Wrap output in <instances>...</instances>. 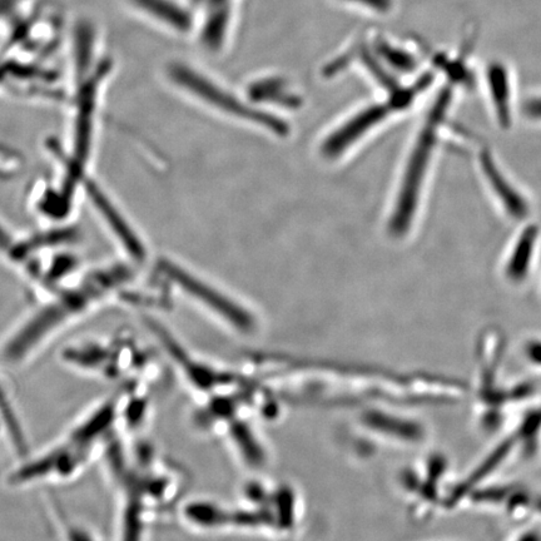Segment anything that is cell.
Instances as JSON below:
<instances>
[{
    "mask_svg": "<svg viewBox=\"0 0 541 541\" xmlns=\"http://www.w3.org/2000/svg\"><path fill=\"white\" fill-rule=\"evenodd\" d=\"M121 401L122 397L104 401L58 444L14 469L9 475V484L26 486L67 480L81 473L97 450L111 438L121 416Z\"/></svg>",
    "mask_w": 541,
    "mask_h": 541,
    "instance_id": "6da1fadb",
    "label": "cell"
},
{
    "mask_svg": "<svg viewBox=\"0 0 541 541\" xmlns=\"http://www.w3.org/2000/svg\"><path fill=\"white\" fill-rule=\"evenodd\" d=\"M116 277H99L81 291H73L61 300L44 307L9 337L3 346L2 357L9 365H21L36 352L39 346L56 332L67 320L81 314L94 300L104 294Z\"/></svg>",
    "mask_w": 541,
    "mask_h": 541,
    "instance_id": "7a4b0ae2",
    "label": "cell"
},
{
    "mask_svg": "<svg viewBox=\"0 0 541 541\" xmlns=\"http://www.w3.org/2000/svg\"><path fill=\"white\" fill-rule=\"evenodd\" d=\"M450 103V92L441 94L430 113L419 140L411 153L408 168L402 183L399 200H397L394 216L391 218L390 230L395 236L404 235L410 226L418 206L420 187L423 185L428 170L431 153L436 142V129L443 122L446 107Z\"/></svg>",
    "mask_w": 541,
    "mask_h": 541,
    "instance_id": "3957f363",
    "label": "cell"
},
{
    "mask_svg": "<svg viewBox=\"0 0 541 541\" xmlns=\"http://www.w3.org/2000/svg\"><path fill=\"white\" fill-rule=\"evenodd\" d=\"M172 74L180 86L211 104V106L232 114V116L247 119L248 122L256 123L258 126L271 129L272 132L279 134V136H285V134L289 133V126L282 119L247 106L233 94L216 86L215 83L208 81L207 78L196 73L193 69L177 67L173 69Z\"/></svg>",
    "mask_w": 541,
    "mask_h": 541,
    "instance_id": "277c9868",
    "label": "cell"
},
{
    "mask_svg": "<svg viewBox=\"0 0 541 541\" xmlns=\"http://www.w3.org/2000/svg\"><path fill=\"white\" fill-rule=\"evenodd\" d=\"M160 268L168 279L182 287L188 295L210 307L212 311H215L217 315L223 317L228 324L235 326L236 329L250 331L255 326V321L245 309L236 305L235 302L217 290L212 289L211 286L206 285L205 282L198 280L197 277L188 274L182 267L170 261H162Z\"/></svg>",
    "mask_w": 541,
    "mask_h": 541,
    "instance_id": "5b68a950",
    "label": "cell"
},
{
    "mask_svg": "<svg viewBox=\"0 0 541 541\" xmlns=\"http://www.w3.org/2000/svg\"><path fill=\"white\" fill-rule=\"evenodd\" d=\"M87 193L99 215L102 216L104 222L111 228L113 235L122 243L124 250L133 258L142 260L146 255L145 247H143L137 233L129 226L126 218L123 217L118 208L113 205L112 201H109V198L104 195L101 188L93 185V183H88Z\"/></svg>",
    "mask_w": 541,
    "mask_h": 541,
    "instance_id": "8992f818",
    "label": "cell"
},
{
    "mask_svg": "<svg viewBox=\"0 0 541 541\" xmlns=\"http://www.w3.org/2000/svg\"><path fill=\"white\" fill-rule=\"evenodd\" d=\"M394 108L396 107L392 103L379 104V106L367 108L357 114L351 121L345 123L344 126L337 129L334 134L327 138L324 147H322L324 155L327 157L339 156L357 138L364 136L370 128L381 122V119H384Z\"/></svg>",
    "mask_w": 541,
    "mask_h": 541,
    "instance_id": "52a82bcc",
    "label": "cell"
},
{
    "mask_svg": "<svg viewBox=\"0 0 541 541\" xmlns=\"http://www.w3.org/2000/svg\"><path fill=\"white\" fill-rule=\"evenodd\" d=\"M481 166H483L484 175L488 180L489 185L493 188L494 195L503 203L506 213L511 217L523 220L529 213V206L525 198L520 195L518 190H515L508 178L500 171L494 160L493 155L489 152H484L480 157Z\"/></svg>",
    "mask_w": 541,
    "mask_h": 541,
    "instance_id": "ba28073f",
    "label": "cell"
},
{
    "mask_svg": "<svg viewBox=\"0 0 541 541\" xmlns=\"http://www.w3.org/2000/svg\"><path fill=\"white\" fill-rule=\"evenodd\" d=\"M538 238L539 230L535 226L524 228L523 232L516 238L505 266V274L511 282L520 284L529 275L536 246H538Z\"/></svg>",
    "mask_w": 541,
    "mask_h": 541,
    "instance_id": "9c48e42d",
    "label": "cell"
},
{
    "mask_svg": "<svg viewBox=\"0 0 541 541\" xmlns=\"http://www.w3.org/2000/svg\"><path fill=\"white\" fill-rule=\"evenodd\" d=\"M489 86L495 104L496 113L503 126L510 124V88L508 77L501 67H493L489 71Z\"/></svg>",
    "mask_w": 541,
    "mask_h": 541,
    "instance_id": "30bf717a",
    "label": "cell"
},
{
    "mask_svg": "<svg viewBox=\"0 0 541 541\" xmlns=\"http://www.w3.org/2000/svg\"><path fill=\"white\" fill-rule=\"evenodd\" d=\"M349 2L360 4L362 7L374 9L376 12L389 11L391 0H349Z\"/></svg>",
    "mask_w": 541,
    "mask_h": 541,
    "instance_id": "8fae6325",
    "label": "cell"
},
{
    "mask_svg": "<svg viewBox=\"0 0 541 541\" xmlns=\"http://www.w3.org/2000/svg\"><path fill=\"white\" fill-rule=\"evenodd\" d=\"M525 114L529 118L541 119V98L531 99L525 104Z\"/></svg>",
    "mask_w": 541,
    "mask_h": 541,
    "instance_id": "7c38bea8",
    "label": "cell"
},
{
    "mask_svg": "<svg viewBox=\"0 0 541 541\" xmlns=\"http://www.w3.org/2000/svg\"><path fill=\"white\" fill-rule=\"evenodd\" d=\"M9 246V238L7 233L0 228V248H7Z\"/></svg>",
    "mask_w": 541,
    "mask_h": 541,
    "instance_id": "4fadbf2b",
    "label": "cell"
},
{
    "mask_svg": "<svg viewBox=\"0 0 541 541\" xmlns=\"http://www.w3.org/2000/svg\"><path fill=\"white\" fill-rule=\"evenodd\" d=\"M524 541H538V540H536V539L534 538V536H531V538H528V539H526V540H524Z\"/></svg>",
    "mask_w": 541,
    "mask_h": 541,
    "instance_id": "5bb4252c",
    "label": "cell"
}]
</instances>
